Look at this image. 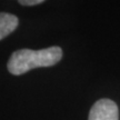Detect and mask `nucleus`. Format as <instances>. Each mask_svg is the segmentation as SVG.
Segmentation results:
<instances>
[{
  "label": "nucleus",
  "instance_id": "nucleus-1",
  "mask_svg": "<svg viewBox=\"0 0 120 120\" xmlns=\"http://www.w3.org/2000/svg\"><path fill=\"white\" fill-rule=\"evenodd\" d=\"M62 58V49L60 47H53L31 50L21 49L11 55L7 64L9 72L15 76H20L28 72L29 70L39 67H51L58 64Z\"/></svg>",
  "mask_w": 120,
  "mask_h": 120
},
{
  "label": "nucleus",
  "instance_id": "nucleus-2",
  "mask_svg": "<svg viewBox=\"0 0 120 120\" xmlns=\"http://www.w3.org/2000/svg\"><path fill=\"white\" fill-rule=\"evenodd\" d=\"M88 120H119V110L110 99H100L91 107Z\"/></svg>",
  "mask_w": 120,
  "mask_h": 120
},
{
  "label": "nucleus",
  "instance_id": "nucleus-3",
  "mask_svg": "<svg viewBox=\"0 0 120 120\" xmlns=\"http://www.w3.org/2000/svg\"><path fill=\"white\" fill-rule=\"evenodd\" d=\"M19 20L15 15L8 12H0V40L17 29Z\"/></svg>",
  "mask_w": 120,
  "mask_h": 120
},
{
  "label": "nucleus",
  "instance_id": "nucleus-4",
  "mask_svg": "<svg viewBox=\"0 0 120 120\" xmlns=\"http://www.w3.org/2000/svg\"><path fill=\"white\" fill-rule=\"evenodd\" d=\"M18 1L22 6H36V4L43 2L45 0H18Z\"/></svg>",
  "mask_w": 120,
  "mask_h": 120
}]
</instances>
